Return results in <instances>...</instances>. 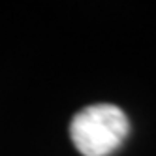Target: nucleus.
Instances as JSON below:
<instances>
[{
  "label": "nucleus",
  "instance_id": "nucleus-1",
  "mask_svg": "<svg viewBox=\"0 0 156 156\" xmlns=\"http://www.w3.org/2000/svg\"><path fill=\"white\" fill-rule=\"evenodd\" d=\"M130 133V120L119 105L94 104L75 113L70 137L83 156H111Z\"/></svg>",
  "mask_w": 156,
  "mask_h": 156
}]
</instances>
